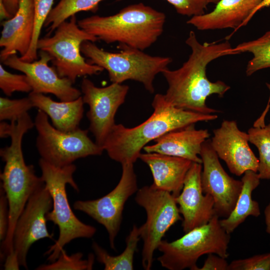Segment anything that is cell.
Instances as JSON below:
<instances>
[{
	"instance_id": "obj_41",
	"label": "cell",
	"mask_w": 270,
	"mask_h": 270,
	"mask_svg": "<svg viewBox=\"0 0 270 270\" xmlns=\"http://www.w3.org/2000/svg\"><path fill=\"white\" fill-rule=\"evenodd\" d=\"M266 84L267 87L269 89L270 92V84L266 83ZM270 107V95L269 100H268V104H267V106H266V108H265V110H264V111L262 112V114L264 115H266V114H267V113H268V111L269 110Z\"/></svg>"
},
{
	"instance_id": "obj_21",
	"label": "cell",
	"mask_w": 270,
	"mask_h": 270,
	"mask_svg": "<svg viewBox=\"0 0 270 270\" xmlns=\"http://www.w3.org/2000/svg\"><path fill=\"white\" fill-rule=\"evenodd\" d=\"M139 158L151 170L154 180L152 185L175 197L181 192L186 176L194 162L186 158L156 152L141 153Z\"/></svg>"
},
{
	"instance_id": "obj_35",
	"label": "cell",
	"mask_w": 270,
	"mask_h": 270,
	"mask_svg": "<svg viewBox=\"0 0 270 270\" xmlns=\"http://www.w3.org/2000/svg\"><path fill=\"white\" fill-rule=\"evenodd\" d=\"M226 258L214 254H208L203 266L198 270H228Z\"/></svg>"
},
{
	"instance_id": "obj_12",
	"label": "cell",
	"mask_w": 270,
	"mask_h": 270,
	"mask_svg": "<svg viewBox=\"0 0 270 270\" xmlns=\"http://www.w3.org/2000/svg\"><path fill=\"white\" fill-rule=\"evenodd\" d=\"M81 92L84 104L89 106L86 116L90 122L89 130L95 142L102 147L104 142L115 123L116 112L126 100L129 86L112 83L105 87H98L90 80L82 79Z\"/></svg>"
},
{
	"instance_id": "obj_37",
	"label": "cell",
	"mask_w": 270,
	"mask_h": 270,
	"mask_svg": "<svg viewBox=\"0 0 270 270\" xmlns=\"http://www.w3.org/2000/svg\"><path fill=\"white\" fill-rule=\"evenodd\" d=\"M10 14L13 16L16 12L20 0H2Z\"/></svg>"
},
{
	"instance_id": "obj_18",
	"label": "cell",
	"mask_w": 270,
	"mask_h": 270,
	"mask_svg": "<svg viewBox=\"0 0 270 270\" xmlns=\"http://www.w3.org/2000/svg\"><path fill=\"white\" fill-rule=\"evenodd\" d=\"M33 0H20L18 8L10 18L2 22L0 60L2 62L18 52L20 57L28 51L34 27Z\"/></svg>"
},
{
	"instance_id": "obj_15",
	"label": "cell",
	"mask_w": 270,
	"mask_h": 270,
	"mask_svg": "<svg viewBox=\"0 0 270 270\" xmlns=\"http://www.w3.org/2000/svg\"><path fill=\"white\" fill-rule=\"evenodd\" d=\"M40 58L32 62L22 60L17 55L9 56L2 63L26 74L32 92L54 95L60 101L68 102L82 96L81 90L74 87L70 80L62 78L56 68L48 66L52 58L47 52L39 50Z\"/></svg>"
},
{
	"instance_id": "obj_39",
	"label": "cell",
	"mask_w": 270,
	"mask_h": 270,
	"mask_svg": "<svg viewBox=\"0 0 270 270\" xmlns=\"http://www.w3.org/2000/svg\"><path fill=\"white\" fill-rule=\"evenodd\" d=\"M12 16L7 10L2 0H0V18L1 20H8Z\"/></svg>"
},
{
	"instance_id": "obj_5",
	"label": "cell",
	"mask_w": 270,
	"mask_h": 270,
	"mask_svg": "<svg viewBox=\"0 0 270 270\" xmlns=\"http://www.w3.org/2000/svg\"><path fill=\"white\" fill-rule=\"evenodd\" d=\"M38 164L41 170L40 176L52 201V210L46 214V219L56 225L59 230L58 240L45 252L46 255H48V260L52 262L58 258L66 244L78 238L92 237L96 232V228L80 220L73 212L68 202L66 184L79 191L73 178L76 166L72 164L57 167L41 158Z\"/></svg>"
},
{
	"instance_id": "obj_27",
	"label": "cell",
	"mask_w": 270,
	"mask_h": 270,
	"mask_svg": "<svg viewBox=\"0 0 270 270\" xmlns=\"http://www.w3.org/2000/svg\"><path fill=\"white\" fill-rule=\"evenodd\" d=\"M249 142L259 154L258 173L261 180L270 179V122L264 126H253L248 131Z\"/></svg>"
},
{
	"instance_id": "obj_40",
	"label": "cell",
	"mask_w": 270,
	"mask_h": 270,
	"mask_svg": "<svg viewBox=\"0 0 270 270\" xmlns=\"http://www.w3.org/2000/svg\"><path fill=\"white\" fill-rule=\"evenodd\" d=\"M266 232L270 236V202L266 206L264 211Z\"/></svg>"
},
{
	"instance_id": "obj_9",
	"label": "cell",
	"mask_w": 270,
	"mask_h": 270,
	"mask_svg": "<svg viewBox=\"0 0 270 270\" xmlns=\"http://www.w3.org/2000/svg\"><path fill=\"white\" fill-rule=\"evenodd\" d=\"M38 136L36 147L40 158L57 167H64L78 159L100 156L104 150L80 128L70 132L60 130L51 124L48 116L38 110L34 120Z\"/></svg>"
},
{
	"instance_id": "obj_31",
	"label": "cell",
	"mask_w": 270,
	"mask_h": 270,
	"mask_svg": "<svg viewBox=\"0 0 270 270\" xmlns=\"http://www.w3.org/2000/svg\"><path fill=\"white\" fill-rule=\"evenodd\" d=\"M0 88L4 94L11 96L16 92H30L32 86L24 74L10 72L0 64Z\"/></svg>"
},
{
	"instance_id": "obj_23",
	"label": "cell",
	"mask_w": 270,
	"mask_h": 270,
	"mask_svg": "<svg viewBox=\"0 0 270 270\" xmlns=\"http://www.w3.org/2000/svg\"><path fill=\"white\" fill-rule=\"evenodd\" d=\"M260 180L258 173L252 170L243 174L242 189L234 210L227 218L220 220L227 233L233 232L249 216L258 217L260 214L258 203L252 198V192L259 186Z\"/></svg>"
},
{
	"instance_id": "obj_42",
	"label": "cell",
	"mask_w": 270,
	"mask_h": 270,
	"mask_svg": "<svg viewBox=\"0 0 270 270\" xmlns=\"http://www.w3.org/2000/svg\"><path fill=\"white\" fill-rule=\"evenodd\" d=\"M220 0H209L210 3H212L214 4H216L218 3Z\"/></svg>"
},
{
	"instance_id": "obj_17",
	"label": "cell",
	"mask_w": 270,
	"mask_h": 270,
	"mask_svg": "<svg viewBox=\"0 0 270 270\" xmlns=\"http://www.w3.org/2000/svg\"><path fill=\"white\" fill-rule=\"evenodd\" d=\"M202 164L193 162L180 194L175 197L182 216L185 233L206 224L216 214L212 197L204 192L201 181Z\"/></svg>"
},
{
	"instance_id": "obj_2",
	"label": "cell",
	"mask_w": 270,
	"mask_h": 270,
	"mask_svg": "<svg viewBox=\"0 0 270 270\" xmlns=\"http://www.w3.org/2000/svg\"><path fill=\"white\" fill-rule=\"evenodd\" d=\"M34 126L28 113L16 121L0 123V137H10L11 143L0 150V156L4 166L0 177L1 188L8 199L10 220L6 236L2 242L0 258L14 250L12 238L14 228L20 214L32 195L44 184L38 176L32 165L25 162L22 149L24 134Z\"/></svg>"
},
{
	"instance_id": "obj_24",
	"label": "cell",
	"mask_w": 270,
	"mask_h": 270,
	"mask_svg": "<svg viewBox=\"0 0 270 270\" xmlns=\"http://www.w3.org/2000/svg\"><path fill=\"white\" fill-rule=\"evenodd\" d=\"M140 238V226L134 224L126 238V248L120 254L115 256L110 255L96 242H93L92 248L98 261L104 265V270H134V254Z\"/></svg>"
},
{
	"instance_id": "obj_13",
	"label": "cell",
	"mask_w": 270,
	"mask_h": 270,
	"mask_svg": "<svg viewBox=\"0 0 270 270\" xmlns=\"http://www.w3.org/2000/svg\"><path fill=\"white\" fill-rule=\"evenodd\" d=\"M51 196L45 184L30 198L16 222L12 238L14 250L20 266L28 269L26 257L32 245L44 238L52 239L46 226V214L52 208Z\"/></svg>"
},
{
	"instance_id": "obj_34",
	"label": "cell",
	"mask_w": 270,
	"mask_h": 270,
	"mask_svg": "<svg viewBox=\"0 0 270 270\" xmlns=\"http://www.w3.org/2000/svg\"><path fill=\"white\" fill-rule=\"evenodd\" d=\"M10 220L9 207L8 199L4 190L0 192V240H4L8 229Z\"/></svg>"
},
{
	"instance_id": "obj_22",
	"label": "cell",
	"mask_w": 270,
	"mask_h": 270,
	"mask_svg": "<svg viewBox=\"0 0 270 270\" xmlns=\"http://www.w3.org/2000/svg\"><path fill=\"white\" fill-rule=\"evenodd\" d=\"M28 96L34 108L47 114L52 126L58 130L70 132L79 128L84 112L82 96L68 102H56L44 94L32 92Z\"/></svg>"
},
{
	"instance_id": "obj_26",
	"label": "cell",
	"mask_w": 270,
	"mask_h": 270,
	"mask_svg": "<svg viewBox=\"0 0 270 270\" xmlns=\"http://www.w3.org/2000/svg\"><path fill=\"white\" fill-rule=\"evenodd\" d=\"M104 0H60L51 10L44 23L50 36L62 22L78 12H96L99 4Z\"/></svg>"
},
{
	"instance_id": "obj_4",
	"label": "cell",
	"mask_w": 270,
	"mask_h": 270,
	"mask_svg": "<svg viewBox=\"0 0 270 270\" xmlns=\"http://www.w3.org/2000/svg\"><path fill=\"white\" fill-rule=\"evenodd\" d=\"M166 19L164 12L140 2L128 6L112 16L85 18L78 24L106 44L118 42L120 46L144 50L162 35Z\"/></svg>"
},
{
	"instance_id": "obj_8",
	"label": "cell",
	"mask_w": 270,
	"mask_h": 270,
	"mask_svg": "<svg viewBox=\"0 0 270 270\" xmlns=\"http://www.w3.org/2000/svg\"><path fill=\"white\" fill-rule=\"evenodd\" d=\"M86 40H98L94 36L80 28L76 15L64 21L55 30L52 36L40 38L38 50L47 52L58 74L74 84L78 77L98 74L104 69L86 62L82 55L80 47Z\"/></svg>"
},
{
	"instance_id": "obj_6",
	"label": "cell",
	"mask_w": 270,
	"mask_h": 270,
	"mask_svg": "<svg viewBox=\"0 0 270 270\" xmlns=\"http://www.w3.org/2000/svg\"><path fill=\"white\" fill-rule=\"evenodd\" d=\"M118 52L106 51L94 42H84L80 50L87 62L106 70L112 83L122 84L132 80L140 82L150 93L154 92V81L172 62L170 57L152 56L143 50L120 46Z\"/></svg>"
},
{
	"instance_id": "obj_33",
	"label": "cell",
	"mask_w": 270,
	"mask_h": 270,
	"mask_svg": "<svg viewBox=\"0 0 270 270\" xmlns=\"http://www.w3.org/2000/svg\"><path fill=\"white\" fill-rule=\"evenodd\" d=\"M181 15L193 16L204 14L209 0H166Z\"/></svg>"
},
{
	"instance_id": "obj_36",
	"label": "cell",
	"mask_w": 270,
	"mask_h": 270,
	"mask_svg": "<svg viewBox=\"0 0 270 270\" xmlns=\"http://www.w3.org/2000/svg\"><path fill=\"white\" fill-rule=\"evenodd\" d=\"M5 262L4 264V270H19L20 266L18 257L16 252L13 250L8 254L5 258Z\"/></svg>"
},
{
	"instance_id": "obj_28",
	"label": "cell",
	"mask_w": 270,
	"mask_h": 270,
	"mask_svg": "<svg viewBox=\"0 0 270 270\" xmlns=\"http://www.w3.org/2000/svg\"><path fill=\"white\" fill-rule=\"evenodd\" d=\"M34 8V27L32 43L28 52L20 59L24 62H32L38 59L37 44L42 28L48 18L54 0H33Z\"/></svg>"
},
{
	"instance_id": "obj_32",
	"label": "cell",
	"mask_w": 270,
	"mask_h": 270,
	"mask_svg": "<svg viewBox=\"0 0 270 270\" xmlns=\"http://www.w3.org/2000/svg\"><path fill=\"white\" fill-rule=\"evenodd\" d=\"M228 270H270V252L232 260Z\"/></svg>"
},
{
	"instance_id": "obj_19",
	"label": "cell",
	"mask_w": 270,
	"mask_h": 270,
	"mask_svg": "<svg viewBox=\"0 0 270 270\" xmlns=\"http://www.w3.org/2000/svg\"><path fill=\"white\" fill-rule=\"evenodd\" d=\"M194 124L169 132L154 140V144L146 146L143 150L146 152L160 153L202 164L200 156L202 145L210 134L206 129H196Z\"/></svg>"
},
{
	"instance_id": "obj_38",
	"label": "cell",
	"mask_w": 270,
	"mask_h": 270,
	"mask_svg": "<svg viewBox=\"0 0 270 270\" xmlns=\"http://www.w3.org/2000/svg\"><path fill=\"white\" fill-rule=\"evenodd\" d=\"M270 6V0H262L260 4L253 10L246 20V24L253 16L259 10L266 7Z\"/></svg>"
},
{
	"instance_id": "obj_14",
	"label": "cell",
	"mask_w": 270,
	"mask_h": 270,
	"mask_svg": "<svg viewBox=\"0 0 270 270\" xmlns=\"http://www.w3.org/2000/svg\"><path fill=\"white\" fill-rule=\"evenodd\" d=\"M200 156L202 164L201 181L203 192L212 197L216 214L227 218L236 206L242 182L231 177L225 171L210 140H206L202 144Z\"/></svg>"
},
{
	"instance_id": "obj_25",
	"label": "cell",
	"mask_w": 270,
	"mask_h": 270,
	"mask_svg": "<svg viewBox=\"0 0 270 270\" xmlns=\"http://www.w3.org/2000/svg\"><path fill=\"white\" fill-rule=\"evenodd\" d=\"M246 52L253 54L246 67L247 76L259 70L270 68V30L256 40L243 42L230 50L231 54Z\"/></svg>"
},
{
	"instance_id": "obj_11",
	"label": "cell",
	"mask_w": 270,
	"mask_h": 270,
	"mask_svg": "<svg viewBox=\"0 0 270 270\" xmlns=\"http://www.w3.org/2000/svg\"><path fill=\"white\" fill-rule=\"evenodd\" d=\"M122 172L116 186L106 195L96 200L76 201L74 208L82 212L102 225L106 230L111 248L120 231L124 206L138 190L134 164H122Z\"/></svg>"
},
{
	"instance_id": "obj_16",
	"label": "cell",
	"mask_w": 270,
	"mask_h": 270,
	"mask_svg": "<svg viewBox=\"0 0 270 270\" xmlns=\"http://www.w3.org/2000/svg\"><path fill=\"white\" fill-rule=\"evenodd\" d=\"M213 133L211 146L232 174L240 176L248 170L258 172V158L249 146L248 133L238 128L236 121L224 120Z\"/></svg>"
},
{
	"instance_id": "obj_29",
	"label": "cell",
	"mask_w": 270,
	"mask_h": 270,
	"mask_svg": "<svg viewBox=\"0 0 270 270\" xmlns=\"http://www.w3.org/2000/svg\"><path fill=\"white\" fill-rule=\"evenodd\" d=\"M83 254L78 252L70 256L63 250L59 256L54 262L46 264H42L37 270H90L94 262V256L90 254L87 259H82Z\"/></svg>"
},
{
	"instance_id": "obj_20",
	"label": "cell",
	"mask_w": 270,
	"mask_h": 270,
	"mask_svg": "<svg viewBox=\"0 0 270 270\" xmlns=\"http://www.w3.org/2000/svg\"><path fill=\"white\" fill-rule=\"evenodd\" d=\"M262 0H220L210 12L192 16L186 23L200 30L232 28L246 24L253 10Z\"/></svg>"
},
{
	"instance_id": "obj_1",
	"label": "cell",
	"mask_w": 270,
	"mask_h": 270,
	"mask_svg": "<svg viewBox=\"0 0 270 270\" xmlns=\"http://www.w3.org/2000/svg\"><path fill=\"white\" fill-rule=\"evenodd\" d=\"M186 43L191 49L188 60L178 69L168 68L162 73L168 84L164 98L168 104L182 110L205 114L219 112L208 107L206 100L212 94L223 96L230 87L221 80L210 81L206 69L212 60L231 55L232 47L228 40L201 44L194 31H190Z\"/></svg>"
},
{
	"instance_id": "obj_7",
	"label": "cell",
	"mask_w": 270,
	"mask_h": 270,
	"mask_svg": "<svg viewBox=\"0 0 270 270\" xmlns=\"http://www.w3.org/2000/svg\"><path fill=\"white\" fill-rule=\"evenodd\" d=\"M220 220L216 214L206 224L177 240H162L158 248L162 254L157 258L162 266L169 270H198L197 261L204 254H214L228 258L230 234L222 228Z\"/></svg>"
},
{
	"instance_id": "obj_10",
	"label": "cell",
	"mask_w": 270,
	"mask_h": 270,
	"mask_svg": "<svg viewBox=\"0 0 270 270\" xmlns=\"http://www.w3.org/2000/svg\"><path fill=\"white\" fill-rule=\"evenodd\" d=\"M135 200L146 213V222L140 226L143 241L142 264L144 270H150L152 265L154 252L165 234L182 218L175 196L152 185L138 189Z\"/></svg>"
},
{
	"instance_id": "obj_3",
	"label": "cell",
	"mask_w": 270,
	"mask_h": 270,
	"mask_svg": "<svg viewBox=\"0 0 270 270\" xmlns=\"http://www.w3.org/2000/svg\"><path fill=\"white\" fill-rule=\"evenodd\" d=\"M152 106V114L140 124L133 128L121 124L114 126L102 146L112 160L121 164H134L150 141L169 132L218 118L214 114H201L173 106L160 94L154 96Z\"/></svg>"
},
{
	"instance_id": "obj_30",
	"label": "cell",
	"mask_w": 270,
	"mask_h": 270,
	"mask_svg": "<svg viewBox=\"0 0 270 270\" xmlns=\"http://www.w3.org/2000/svg\"><path fill=\"white\" fill-rule=\"evenodd\" d=\"M32 108V102L28 96L14 100L0 97V120L16 121Z\"/></svg>"
}]
</instances>
